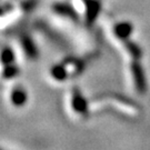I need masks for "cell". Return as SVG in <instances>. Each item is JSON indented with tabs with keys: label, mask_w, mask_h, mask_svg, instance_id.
Masks as SVG:
<instances>
[{
	"label": "cell",
	"mask_w": 150,
	"mask_h": 150,
	"mask_svg": "<svg viewBox=\"0 0 150 150\" xmlns=\"http://www.w3.org/2000/svg\"><path fill=\"white\" fill-rule=\"evenodd\" d=\"M18 74H19V68L17 67L16 64H5V69H4V72H2V77L5 79H11V78L16 77Z\"/></svg>",
	"instance_id": "10"
},
{
	"label": "cell",
	"mask_w": 150,
	"mask_h": 150,
	"mask_svg": "<svg viewBox=\"0 0 150 150\" xmlns=\"http://www.w3.org/2000/svg\"><path fill=\"white\" fill-rule=\"evenodd\" d=\"M27 101V93L23 89L17 88L11 92V102L16 107H21Z\"/></svg>",
	"instance_id": "8"
},
{
	"label": "cell",
	"mask_w": 150,
	"mask_h": 150,
	"mask_svg": "<svg viewBox=\"0 0 150 150\" xmlns=\"http://www.w3.org/2000/svg\"><path fill=\"white\" fill-rule=\"evenodd\" d=\"M86 5V20L88 25L93 23L101 9V4L99 0H85Z\"/></svg>",
	"instance_id": "3"
},
{
	"label": "cell",
	"mask_w": 150,
	"mask_h": 150,
	"mask_svg": "<svg viewBox=\"0 0 150 150\" xmlns=\"http://www.w3.org/2000/svg\"><path fill=\"white\" fill-rule=\"evenodd\" d=\"M130 70H131V74L134 77V82L137 91L144 95L146 91H147V80H146V75L144 68L141 64L139 62V60H134L130 64Z\"/></svg>",
	"instance_id": "1"
},
{
	"label": "cell",
	"mask_w": 150,
	"mask_h": 150,
	"mask_svg": "<svg viewBox=\"0 0 150 150\" xmlns=\"http://www.w3.org/2000/svg\"><path fill=\"white\" fill-rule=\"evenodd\" d=\"M71 106L76 112L86 115L88 111V102L85 97L81 95V92L77 88L72 90V98H71Z\"/></svg>",
	"instance_id": "2"
},
{
	"label": "cell",
	"mask_w": 150,
	"mask_h": 150,
	"mask_svg": "<svg viewBox=\"0 0 150 150\" xmlns=\"http://www.w3.org/2000/svg\"><path fill=\"white\" fill-rule=\"evenodd\" d=\"M134 31V26L129 21H121L115 25L113 27V35L120 40H127L130 35Z\"/></svg>",
	"instance_id": "4"
},
{
	"label": "cell",
	"mask_w": 150,
	"mask_h": 150,
	"mask_svg": "<svg viewBox=\"0 0 150 150\" xmlns=\"http://www.w3.org/2000/svg\"><path fill=\"white\" fill-rule=\"evenodd\" d=\"M1 61L4 64H12L15 61V54L12 51V49L9 47H5L2 49V52H1Z\"/></svg>",
	"instance_id": "11"
},
{
	"label": "cell",
	"mask_w": 150,
	"mask_h": 150,
	"mask_svg": "<svg viewBox=\"0 0 150 150\" xmlns=\"http://www.w3.org/2000/svg\"><path fill=\"white\" fill-rule=\"evenodd\" d=\"M50 74L54 77L56 80L61 81L64 80L68 76V71L66 69V64L64 62H61L59 64H54V67L50 69Z\"/></svg>",
	"instance_id": "9"
},
{
	"label": "cell",
	"mask_w": 150,
	"mask_h": 150,
	"mask_svg": "<svg viewBox=\"0 0 150 150\" xmlns=\"http://www.w3.org/2000/svg\"><path fill=\"white\" fill-rule=\"evenodd\" d=\"M123 42H125V47L127 49L128 54L132 57V59L139 60L140 58L142 57V50H141V48L139 47V45H137L134 41L129 40V39L125 40Z\"/></svg>",
	"instance_id": "7"
},
{
	"label": "cell",
	"mask_w": 150,
	"mask_h": 150,
	"mask_svg": "<svg viewBox=\"0 0 150 150\" xmlns=\"http://www.w3.org/2000/svg\"><path fill=\"white\" fill-rule=\"evenodd\" d=\"M20 41H21V46L26 56L29 57L30 59H36L38 57V48L36 43L33 42L32 38L27 33H23L20 38Z\"/></svg>",
	"instance_id": "5"
},
{
	"label": "cell",
	"mask_w": 150,
	"mask_h": 150,
	"mask_svg": "<svg viewBox=\"0 0 150 150\" xmlns=\"http://www.w3.org/2000/svg\"><path fill=\"white\" fill-rule=\"evenodd\" d=\"M52 10L60 16L67 17L70 18L72 20H78V13L77 11L74 9L72 6H70L69 4H66V2H57L52 6Z\"/></svg>",
	"instance_id": "6"
}]
</instances>
